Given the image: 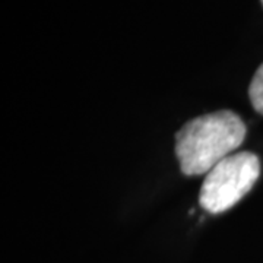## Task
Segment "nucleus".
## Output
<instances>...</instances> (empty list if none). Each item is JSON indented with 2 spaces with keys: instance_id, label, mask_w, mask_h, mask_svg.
<instances>
[{
  "instance_id": "20e7f679",
  "label": "nucleus",
  "mask_w": 263,
  "mask_h": 263,
  "mask_svg": "<svg viewBox=\"0 0 263 263\" xmlns=\"http://www.w3.org/2000/svg\"><path fill=\"white\" fill-rule=\"evenodd\" d=\"M262 5H263V0H262Z\"/></svg>"
},
{
  "instance_id": "7ed1b4c3",
  "label": "nucleus",
  "mask_w": 263,
  "mask_h": 263,
  "mask_svg": "<svg viewBox=\"0 0 263 263\" xmlns=\"http://www.w3.org/2000/svg\"><path fill=\"white\" fill-rule=\"evenodd\" d=\"M249 97L253 108L263 116V65L256 70L249 88Z\"/></svg>"
},
{
  "instance_id": "f257e3e1",
  "label": "nucleus",
  "mask_w": 263,
  "mask_h": 263,
  "mask_svg": "<svg viewBox=\"0 0 263 263\" xmlns=\"http://www.w3.org/2000/svg\"><path fill=\"white\" fill-rule=\"evenodd\" d=\"M246 124L230 110L205 114L187 122L176 133V155L184 176H203L240 148Z\"/></svg>"
},
{
  "instance_id": "f03ea898",
  "label": "nucleus",
  "mask_w": 263,
  "mask_h": 263,
  "mask_svg": "<svg viewBox=\"0 0 263 263\" xmlns=\"http://www.w3.org/2000/svg\"><path fill=\"white\" fill-rule=\"evenodd\" d=\"M260 174V161L252 152H235L205 174L199 203L209 214H222L252 190Z\"/></svg>"
}]
</instances>
